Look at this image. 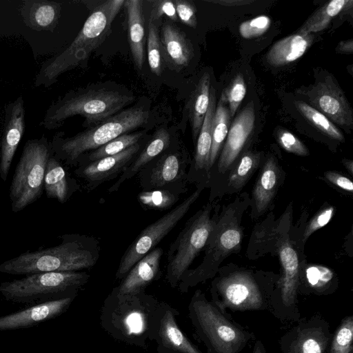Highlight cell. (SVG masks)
I'll return each mask as SVG.
<instances>
[{"mask_svg":"<svg viewBox=\"0 0 353 353\" xmlns=\"http://www.w3.org/2000/svg\"><path fill=\"white\" fill-rule=\"evenodd\" d=\"M159 302L145 291L121 295L112 290L101 307L100 325L114 339L146 350L148 341H154Z\"/></svg>","mask_w":353,"mask_h":353,"instance_id":"6da1fadb","label":"cell"},{"mask_svg":"<svg viewBox=\"0 0 353 353\" xmlns=\"http://www.w3.org/2000/svg\"><path fill=\"white\" fill-rule=\"evenodd\" d=\"M59 245L25 252L0 265V272L29 275L48 272H76L93 267L99 258L97 239L85 234H65Z\"/></svg>","mask_w":353,"mask_h":353,"instance_id":"7a4b0ae2","label":"cell"},{"mask_svg":"<svg viewBox=\"0 0 353 353\" xmlns=\"http://www.w3.org/2000/svg\"><path fill=\"white\" fill-rule=\"evenodd\" d=\"M123 0H108L95 8L65 49L46 60L36 76L34 86L47 88L62 74L81 65L109 35Z\"/></svg>","mask_w":353,"mask_h":353,"instance_id":"3957f363","label":"cell"},{"mask_svg":"<svg viewBox=\"0 0 353 353\" xmlns=\"http://www.w3.org/2000/svg\"><path fill=\"white\" fill-rule=\"evenodd\" d=\"M134 99L130 93L105 87L71 90L48 107L39 125L57 129L67 119L77 115L85 118L86 125H95L117 114Z\"/></svg>","mask_w":353,"mask_h":353,"instance_id":"277c9868","label":"cell"},{"mask_svg":"<svg viewBox=\"0 0 353 353\" xmlns=\"http://www.w3.org/2000/svg\"><path fill=\"white\" fill-rule=\"evenodd\" d=\"M188 317L194 338L205 346L208 353H240L254 339L253 333L222 312L200 290L190 299Z\"/></svg>","mask_w":353,"mask_h":353,"instance_id":"5b68a950","label":"cell"},{"mask_svg":"<svg viewBox=\"0 0 353 353\" xmlns=\"http://www.w3.org/2000/svg\"><path fill=\"white\" fill-rule=\"evenodd\" d=\"M148 119V110L133 106L72 137H63V132H59L51 141L53 155L68 165H77L79 159L89 151L141 127Z\"/></svg>","mask_w":353,"mask_h":353,"instance_id":"8992f818","label":"cell"},{"mask_svg":"<svg viewBox=\"0 0 353 353\" xmlns=\"http://www.w3.org/2000/svg\"><path fill=\"white\" fill-rule=\"evenodd\" d=\"M85 272H48L26 275L20 279L2 282L0 293L17 303H43L77 296L88 281Z\"/></svg>","mask_w":353,"mask_h":353,"instance_id":"52a82bcc","label":"cell"},{"mask_svg":"<svg viewBox=\"0 0 353 353\" xmlns=\"http://www.w3.org/2000/svg\"><path fill=\"white\" fill-rule=\"evenodd\" d=\"M52 154L51 142L44 134L26 142L10 188L13 212L23 210L40 197L46 164Z\"/></svg>","mask_w":353,"mask_h":353,"instance_id":"ba28073f","label":"cell"},{"mask_svg":"<svg viewBox=\"0 0 353 353\" xmlns=\"http://www.w3.org/2000/svg\"><path fill=\"white\" fill-rule=\"evenodd\" d=\"M212 205L208 203L185 223L167 253L165 281L171 288L178 286L183 275L205 247L214 227Z\"/></svg>","mask_w":353,"mask_h":353,"instance_id":"9c48e42d","label":"cell"},{"mask_svg":"<svg viewBox=\"0 0 353 353\" xmlns=\"http://www.w3.org/2000/svg\"><path fill=\"white\" fill-rule=\"evenodd\" d=\"M211 302L222 312L271 310L272 295L264 292L248 272H235L220 276L212 283Z\"/></svg>","mask_w":353,"mask_h":353,"instance_id":"30bf717a","label":"cell"},{"mask_svg":"<svg viewBox=\"0 0 353 353\" xmlns=\"http://www.w3.org/2000/svg\"><path fill=\"white\" fill-rule=\"evenodd\" d=\"M204 186L201 184L195 191L178 205L146 227L128 246L121 257L115 274L116 280H121L130 269L174 229L199 197Z\"/></svg>","mask_w":353,"mask_h":353,"instance_id":"8fae6325","label":"cell"},{"mask_svg":"<svg viewBox=\"0 0 353 353\" xmlns=\"http://www.w3.org/2000/svg\"><path fill=\"white\" fill-rule=\"evenodd\" d=\"M168 149L138 172L142 190L164 189L180 194L187 191L188 161L179 152Z\"/></svg>","mask_w":353,"mask_h":353,"instance_id":"7c38bea8","label":"cell"},{"mask_svg":"<svg viewBox=\"0 0 353 353\" xmlns=\"http://www.w3.org/2000/svg\"><path fill=\"white\" fill-rule=\"evenodd\" d=\"M329 323L320 314L298 320L280 340L282 353H327L332 337Z\"/></svg>","mask_w":353,"mask_h":353,"instance_id":"4fadbf2b","label":"cell"},{"mask_svg":"<svg viewBox=\"0 0 353 353\" xmlns=\"http://www.w3.org/2000/svg\"><path fill=\"white\" fill-rule=\"evenodd\" d=\"M305 94L308 98L310 105L332 123L344 128L352 126V110L350 103L332 77H325L311 87Z\"/></svg>","mask_w":353,"mask_h":353,"instance_id":"5bb4252c","label":"cell"},{"mask_svg":"<svg viewBox=\"0 0 353 353\" xmlns=\"http://www.w3.org/2000/svg\"><path fill=\"white\" fill-rule=\"evenodd\" d=\"M179 314L168 303L159 302L154 331L157 353H203L180 329L176 321Z\"/></svg>","mask_w":353,"mask_h":353,"instance_id":"9a60e30c","label":"cell"},{"mask_svg":"<svg viewBox=\"0 0 353 353\" xmlns=\"http://www.w3.org/2000/svg\"><path fill=\"white\" fill-rule=\"evenodd\" d=\"M140 150L141 144L137 143L117 154L79 164L74 172L85 181L88 190L92 191L102 183L119 176Z\"/></svg>","mask_w":353,"mask_h":353,"instance_id":"2e32d148","label":"cell"},{"mask_svg":"<svg viewBox=\"0 0 353 353\" xmlns=\"http://www.w3.org/2000/svg\"><path fill=\"white\" fill-rule=\"evenodd\" d=\"M25 130L24 101L21 95L7 104L0 141V177L6 181Z\"/></svg>","mask_w":353,"mask_h":353,"instance_id":"e0dca14e","label":"cell"},{"mask_svg":"<svg viewBox=\"0 0 353 353\" xmlns=\"http://www.w3.org/2000/svg\"><path fill=\"white\" fill-rule=\"evenodd\" d=\"M283 274L280 281V301L272 310L279 318L281 310L289 311L291 319L299 313L296 306V299L299 286V261L298 255L291 244L285 241L279 250Z\"/></svg>","mask_w":353,"mask_h":353,"instance_id":"ac0fdd59","label":"cell"},{"mask_svg":"<svg viewBox=\"0 0 353 353\" xmlns=\"http://www.w3.org/2000/svg\"><path fill=\"white\" fill-rule=\"evenodd\" d=\"M76 296L48 301L0 316V331L29 328L66 312Z\"/></svg>","mask_w":353,"mask_h":353,"instance_id":"d6986e66","label":"cell"},{"mask_svg":"<svg viewBox=\"0 0 353 353\" xmlns=\"http://www.w3.org/2000/svg\"><path fill=\"white\" fill-rule=\"evenodd\" d=\"M255 124V111L252 102L248 104L233 121L222 149L218 169L228 170L240 154L252 134Z\"/></svg>","mask_w":353,"mask_h":353,"instance_id":"ffe728a7","label":"cell"},{"mask_svg":"<svg viewBox=\"0 0 353 353\" xmlns=\"http://www.w3.org/2000/svg\"><path fill=\"white\" fill-rule=\"evenodd\" d=\"M161 248H156L140 259L112 290L121 295H134L145 288L161 276L160 261L163 254Z\"/></svg>","mask_w":353,"mask_h":353,"instance_id":"44dd1931","label":"cell"},{"mask_svg":"<svg viewBox=\"0 0 353 353\" xmlns=\"http://www.w3.org/2000/svg\"><path fill=\"white\" fill-rule=\"evenodd\" d=\"M61 4L48 0H26L21 14L23 23L36 31L53 32L61 14Z\"/></svg>","mask_w":353,"mask_h":353,"instance_id":"7402d4cb","label":"cell"},{"mask_svg":"<svg viewBox=\"0 0 353 353\" xmlns=\"http://www.w3.org/2000/svg\"><path fill=\"white\" fill-rule=\"evenodd\" d=\"M170 146V135L164 128L158 130L144 148L139 151L133 161L110 187L108 192L117 191L126 181L132 179L148 163Z\"/></svg>","mask_w":353,"mask_h":353,"instance_id":"603a6c76","label":"cell"},{"mask_svg":"<svg viewBox=\"0 0 353 353\" xmlns=\"http://www.w3.org/2000/svg\"><path fill=\"white\" fill-rule=\"evenodd\" d=\"M128 12V41L134 64L141 70L145 58V28L143 1L128 0L125 2Z\"/></svg>","mask_w":353,"mask_h":353,"instance_id":"cb8c5ba5","label":"cell"},{"mask_svg":"<svg viewBox=\"0 0 353 353\" xmlns=\"http://www.w3.org/2000/svg\"><path fill=\"white\" fill-rule=\"evenodd\" d=\"M161 46L169 61L176 67L188 65L193 57V50L184 32L176 26L165 23L161 30Z\"/></svg>","mask_w":353,"mask_h":353,"instance_id":"d4e9b609","label":"cell"},{"mask_svg":"<svg viewBox=\"0 0 353 353\" xmlns=\"http://www.w3.org/2000/svg\"><path fill=\"white\" fill-rule=\"evenodd\" d=\"M312 42L311 34L297 33L275 43L266 54L272 66H281L294 61L305 52Z\"/></svg>","mask_w":353,"mask_h":353,"instance_id":"484cf974","label":"cell"},{"mask_svg":"<svg viewBox=\"0 0 353 353\" xmlns=\"http://www.w3.org/2000/svg\"><path fill=\"white\" fill-rule=\"evenodd\" d=\"M43 185L47 196L61 203L65 202L77 187L76 182L68 177L63 166L53 154L46 164Z\"/></svg>","mask_w":353,"mask_h":353,"instance_id":"4316f807","label":"cell"},{"mask_svg":"<svg viewBox=\"0 0 353 353\" xmlns=\"http://www.w3.org/2000/svg\"><path fill=\"white\" fill-rule=\"evenodd\" d=\"M279 176V167L273 157L265 161L253 189L252 196L259 214L265 211L276 191Z\"/></svg>","mask_w":353,"mask_h":353,"instance_id":"83f0119b","label":"cell"},{"mask_svg":"<svg viewBox=\"0 0 353 353\" xmlns=\"http://www.w3.org/2000/svg\"><path fill=\"white\" fill-rule=\"evenodd\" d=\"M215 91L211 88L208 108L198 135L194 158L196 170H209V157L212 145V123L216 109Z\"/></svg>","mask_w":353,"mask_h":353,"instance_id":"f1b7e54d","label":"cell"},{"mask_svg":"<svg viewBox=\"0 0 353 353\" xmlns=\"http://www.w3.org/2000/svg\"><path fill=\"white\" fill-rule=\"evenodd\" d=\"M210 92V77L208 72L203 74L194 90L189 104V117L192 137L195 140L201 130L206 114Z\"/></svg>","mask_w":353,"mask_h":353,"instance_id":"f546056e","label":"cell"},{"mask_svg":"<svg viewBox=\"0 0 353 353\" xmlns=\"http://www.w3.org/2000/svg\"><path fill=\"white\" fill-rule=\"evenodd\" d=\"M230 114L228 103L222 94L216 105L212 132V145L209 157V169L214 163L223 141L228 135Z\"/></svg>","mask_w":353,"mask_h":353,"instance_id":"4dcf8cb0","label":"cell"},{"mask_svg":"<svg viewBox=\"0 0 353 353\" xmlns=\"http://www.w3.org/2000/svg\"><path fill=\"white\" fill-rule=\"evenodd\" d=\"M351 3V0H333L326 3L307 19L298 33L310 34L325 29L331 20Z\"/></svg>","mask_w":353,"mask_h":353,"instance_id":"1f68e13d","label":"cell"},{"mask_svg":"<svg viewBox=\"0 0 353 353\" xmlns=\"http://www.w3.org/2000/svg\"><path fill=\"white\" fill-rule=\"evenodd\" d=\"M143 132L126 133L119 136L100 148L83 155L77 164L91 162L103 157L117 154L139 143L143 137Z\"/></svg>","mask_w":353,"mask_h":353,"instance_id":"d6a6232c","label":"cell"},{"mask_svg":"<svg viewBox=\"0 0 353 353\" xmlns=\"http://www.w3.org/2000/svg\"><path fill=\"white\" fill-rule=\"evenodd\" d=\"M294 105L302 116L323 134L330 139L344 141L343 134L322 113L304 101H295Z\"/></svg>","mask_w":353,"mask_h":353,"instance_id":"836d02e7","label":"cell"},{"mask_svg":"<svg viewBox=\"0 0 353 353\" xmlns=\"http://www.w3.org/2000/svg\"><path fill=\"white\" fill-rule=\"evenodd\" d=\"M180 194L164 189L142 190L138 194L139 203L147 209L163 210L172 207L181 197Z\"/></svg>","mask_w":353,"mask_h":353,"instance_id":"e575fe53","label":"cell"},{"mask_svg":"<svg viewBox=\"0 0 353 353\" xmlns=\"http://www.w3.org/2000/svg\"><path fill=\"white\" fill-rule=\"evenodd\" d=\"M259 161V154L250 152L245 153L229 175V186L233 190L241 188L256 169Z\"/></svg>","mask_w":353,"mask_h":353,"instance_id":"d590c367","label":"cell"},{"mask_svg":"<svg viewBox=\"0 0 353 353\" xmlns=\"http://www.w3.org/2000/svg\"><path fill=\"white\" fill-rule=\"evenodd\" d=\"M353 315L345 316L332 334L327 353H353Z\"/></svg>","mask_w":353,"mask_h":353,"instance_id":"8d00e7d4","label":"cell"},{"mask_svg":"<svg viewBox=\"0 0 353 353\" xmlns=\"http://www.w3.org/2000/svg\"><path fill=\"white\" fill-rule=\"evenodd\" d=\"M158 30L153 21L150 20L148 24V36L147 41V52L148 63L151 71L159 76L162 71L161 43Z\"/></svg>","mask_w":353,"mask_h":353,"instance_id":"74e56055","label":"cell"},{"mask_svg":"<svg viewBox=\"0 0 353 353\" xmlns=\"http://www.w3.org/2000/svg\"><path fill=\"white\" fill-rule=\"evenodd\" d=\"M228 103L230 117H233L246 94L243 76L239 73L222 93Z\"/></svg>","mask_w":353,"mask_h":353,"instance_id":"f35d334b","label":"cell"},{"mask_svg":"<svg viewBox=\"0 0 353 353\" xmlns=\"http://www.w3.org/2000/svg\"><path fill=\"white\" fill-rule=\"evenodd\" d=\"M306 279L308 285L316 292L322 293L333 278L332 271L324 266L313 265L306 270Z\"/></svg>","mask_w":353,"mask_h":353,"instance_id":"ab89813d","label":"cell"},{"mask_svg":"<svg viewBox=\"0 0 353 353\" xmlns=\"http://www.w3.org/2000/svg\"><path fill=\"white\" fill-rule=\"evenodd\" d=\"M270 25V19L268 16L261 15L241 23L239 30L243 38L252 39L263 34Z\"/></svg>","mask_w":353,"mask_h":353,"instance_id":"60d3db41","label":"cell"},{"mask_svg":"<svg viewBox=\"0 0 353 353\" xmlns=\"http://www.w3.org/2000/svg\"><path fill=\"white\" fill-rule=\"evenodd\" d=\"M277 141L285 151L299 156H307L309 151L305 144L294 134L285 130L277 132Z\"/></svg>","mask_w":353,"mask_h":353,"instance_id":"b9f144b4","label":"cell"},{"mask_svg":"<svg viewBox=\"0 0 353 353\" xmlns=\"http://www.w3.org/2000/svg\"><path fill=\"white\" fill-rule=\"evenodd\" d=\"M177 17L182 23L195 28L197 25L196 9L193 3L185 0L174 1Z\"/></svg>","mask_w":353,"mask_h":353,"instance_id":"7bdbcfd3","label":"cell"},{"mask_svg":"<svg viewBox=\"0 0 353 353\" xmlns=\"http://www.w3.org/2000/svg\"><path fill=\"white\" fill-rule=\"evenodd\" d=\"M334 208L330 206L318 212L309 222L303 234L306 240L312 233L326 225L332 219Z\"/></svg>","mask_w":353,"mask_h":353,"instance_id":"ee69618b","label":"cell"},{"mask_svg":"<svg viewBox=\"0 0 353 353\" xmlns=\"http://www.w3.org/2000/svg\"><path fill=\"white\" fill-rule=\"evenodd\" d=\"M150 19L152 21L159 19L163 15L172 21L177 20V14L174 3L168 0L154 1L152 2Z\"/></svg>","mask_w":353,"mask_h":353,"instance_id":"f6af8a7d","label":"cell"},{"mask_svg":"<svg viewBox=\"0 0 353 353\" xmlns=\"http://www.w3.org/2000/svg\"><path fill=\"white\" fill-rule=\"evenodd\" d=\"M324 174L327 180L336 186L351 193L353 192V183L349 178L333 171L326 172Z\"/></svg>","mask_w":353,"mask_h":353,"instance_id":"bcb514c9","label":"cell"},{"mask_svg":"<svg viewBox=\"0 0 353 353\" xmlns=\"http://www.w3.org/2000/svg\"><path fill=\"white\" fill-rule=\"evenodd\" d=\"M210 3H218L222 6H243L252 3L253 1L251 0H219V1H208Z\"/></svg>","mask_w":353,"mask_h":353,"instance_id":"7dc6e473","label":"cell"},{"mask_svg":"<svg viewBox=\"0 0 353 353\" xmlns=\"http://www.w3.org/2000/svg\"><path fill=\"white\" fill-rule=\"evenodd\" d=\"M336 50L341 53H352L353 42L352 39L341 41L338 45Z\"/></svg>","mask_w":353,"mask_h":353,"instance_id":"c3c4849f","label":"cell"},{"mask_svg":"<svg viewBox=\"0 0 353 353\" xmlns=\"http://www.w3.org/2000/svg\"><path fill=\"white\" fill-rule=\"evenodd\" d=\"M252 353H267L266 349L261 341H255Z\"/></svg>","mask_w":353,"mask_h":353,"instance_id":"681fc988","label":"cell"},{"mask_svg":"<svg viewBox=\"0 0 353 353\" xmlns=\"http://www.w3.org/2000/svg\"><path fill=\"white\" fill-rule=\"evenodd\" d=\"M344 165L348 169L351 174L353 173V162L351 160H346L344 161Z\"/></svg>","mask_w":353,"mask_h":353,"instance_id":"f907efd6","label":"cell"}]
</instances>
